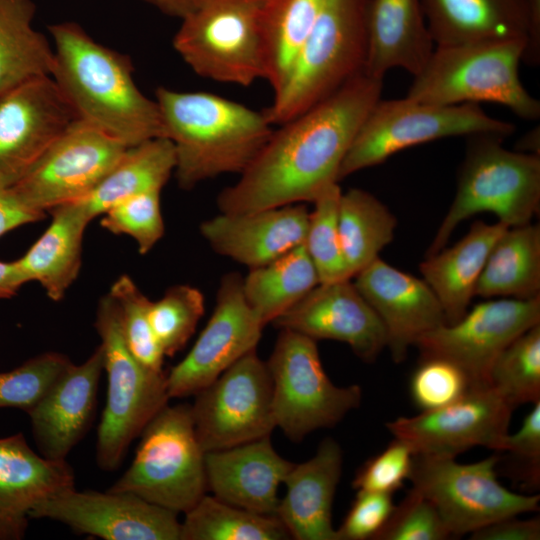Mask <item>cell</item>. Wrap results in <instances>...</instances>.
Here are the masks:
<instances>
[{"instance_id": "f1b7e54d", "label": "cell", "mask_w": 540, "mask_h": 540, "mask_svg": "<svg viewBox=\"0 0 540 540\" xmlns=\"http://www.w3.org/2000/svg\"><path fill=\"white\" fill-rule=\"evenodd\" d=\"M507 228L499 221L477 220L456 244L426 256L420 264L423 279L443 308L446 324L457 322L468 311L487 257Z\"/></svg>"}, {"instance_id": "d6986e66", "label": "cell", "mask_w": 540, "mask_h": 540, "mask_svg": "<svg viewBox=\"0 0 540 540\" xmlns=\"http://www.w3.org/2000/svg\"><path fill=\"white\" fill-rule=\"evenodd\" d=\"M242 284L238 273L222 277L208 323L184 359L166 374L170 398L195 395L256 350L265 326L248 305Z\"/></svg>"}, {"instance_id": "2e32d148", "label": "cell", "mask_w": 540, "mask_h": 540, "mask_svg": "<svg viewBox=\"0 0 540 540\" xmlns=\"http://www.w3.org/2000/svg\"><path fill=\"white\" fill-rule=\"evenodd\" d=\"M514 406L494 387L469 389L444 407L386 423L415 455L456 458L476 446L497 450L508 433Z\"/></svg>"}, {"instance_id": "9c48e42d", "label": "cell", "mask_w": 540, "mask_h": 540, "mask_svg": "<svg viewBox=\"0 0 540 540\" xmlns=\"http://www.w3.org/2000/svg\"><path fill=\"white\" fill-rule=\"evenodd\" d=\"M513 123L489 116L479 104L436 105L411 98L379 100L360 127L338 180L378 165L406 148L453 136L506 138Z\"/></svg>"}, {"instance_id": "7bdbcfd3", "label": "cell", "mask_w": 540, "mask_h": 540, "mask_svg": "<svg viewBox=\"0 0 540 540\" xmlns=\"http://www.w3.org/2000/svg\"><path fill=\"white\" fill-rule=\"evenodd\" d=\"M100 224L114 234L129 235L140 254L148 253L164 234L160 192L137 194L113 205L102 214Z\"/></svg>"}, {"instance_id": "ab89813d", "label": "cell", "mask_w": 540, "mask_h": 540, "mask_svg": "<svg viewBox=\"0 0 540 540\" xmlns=\"http://www.w3.org/2000/svg\"><path fill=\"white\" fill-rule=\"evenodd\" d=\"M204 296L190 285L168 288L157 301H151L149 320L165 356L181 350L204 314Z\"/></svg>"}, {"instance_id": "bcb514c9", "label": "cell", "mask_w": 540, "mask_h": 540, "mask_svg": "<svg viewBox=\"0 0 540 540\" xmlns=\"http://www.w3.org/2000/svg\"><path fill=\"white\" fill-rule=\"evenodd\" d=\"M414 455L407 443L394 438L381 453L361 466L352 487L357 491L393 494L409 479Z\"/></svg>"}, {"instance_id": "f6af8a7d", "label": "cell", "mask_w": 540, "mask_h": 540, "mask_svg": "<svg viewBox=\"0 0 540 540\" xmlns=\"http://www.w3.org/2000/svg\"><path fill=\"white\" fill-rule=\"evenodd\" d=\"M451 534L434 505L414 489L395 505L375 540H445Z\"/></svg>"}, {"instance_id": "e575fe53", "label": "cell", "mask_w": 540, "mask_h": 540, "mask_svg": "<svg viewBox=\"0 0 540 540\" xmlns=\"http://www.w3.org/2000/svg\"><path fill=\"white\" fill-rule=\"evenodd\" d=\"M324 0H263L265 80L276 94L286 82Z\"/></svg>"}, {"instance_id": "ba28073f", "label": "cell", "mask_w": 540, "mask_h": 540, "mask_svg": "<svg viewBox=\"0 0 540 540\" xmlns=\"http://www.w3.org/2000/svg\"><path fill=\"white\" fill-rule=\"evenodd\" d=\"M140 437L130 467L108 490L130 492L185 514L207 491L205 452L196 436L191 405L165 406Z\"/></svg>"}, {"instance_id": "7dc6e473", "label": "cell", "mask_w": 540, "mask_h": 540, "mask_svg": "<svg viewBox=\"0 0 540 540\" xmlns=\"http://www.w3.org/2000/svg\"><path fill=\"white\" fill-rule=\"evenodd\" d=\"M394 507L393 494L358 490L351 508L336 530L338 540H375Z\"/></svg>"}, {"instance_id": "11a10c76", "label": "cell", "mask_w": 540, "mask_h": 540, "mask_svg": "<svg viewBox=\"0 0 540 540\" xmlns=\"http://www.w3.org/2000/svg\"><path fill=\"white\" fill-rule=\"evenodd\" d=\"M520 148L528 150V153L539 155V128L526 133L520 140ZM519 148V149H520Z\"/></svg>"}, {"instance_id": "6da1fadb", "label": "cell", "mask_w": 540, "mask_h": 540, "mask_svg": "<svg viewBox=\"0 0 540 540\" xmlns=\"http://www.w3.org/2000/svg\"><path fill=\"white\" fill-rule=\"evenodd\" d=\"M384 79L364 72L296 117L278 125L239 180L217 197L220 213L254 212L314 202L338 183L341 164L381 99Z\"/></svg>"}, {"instance_id": "3957f363", "label": "cell", "mask_w": 540, "mask_h": 540, "mask_svg": "<svg viewBox=\"0 0 540 540\" xmlns=\"http://www.w3.org/2000/svg\"><path fill=\"white\" fill-rule=\"evenodd\" d=\"M155 100L184 190L219 175L241 174L273 132L263 111L209 92L159 87Z\"/></svg>"}, {"instance_id": "d4e9b609", "label": "cell", "mask_w": 540, "mask_h": 540, "mask_svg": "<svg viewBox=\"0 0 540 540\" xmlns=\"http://www.w3.org/2000/svg\"><path fill=\"white\" fill-rule=\"evenodd\" d=\"M74 481L66 460L37 454L22 433L0 438V540L23 539L34 506Z\"/></svg>"}, {"instance_id": "ffe728a7", "label": "cell", "mask_w": 540, "mask_h": 540, "mask_svg": "<svg viewBox=\"0 0 540 540\" xmlns=\"http://www.w3.org/2000/svg\"><path fill=\"white\" fill-rule=\"evenodd\" d=\"M272 324L314 340L346 343L365 362L387 347L385 327L351 279L319 283Z\"/></svg>"}, {"instance_id": "cb8c5ba5", "label": "cell", "mask_w": 540, "mask_h": 540, "mask_svg": "<svg viewBox=\"0 0 540 540\" xmlns=\"http://www.w3.org/2000/svg\"><path fill=\"white\" fill-rule=\"evenodd\" d=\"M293 465L275 451L270 436L206 452L207 490L228 504L277 516L278 489Z\"/></svg>"}, {"instance_id": "7c38bea8", "label": "cell", "mask_w": 540, "mask_h": 540, "mask_svg": "<svg viewBox=\"0 0 540 540\" xmlns=\"http://www.w3.org/2000/svg\"><path fill=\"white\" fill-rule=\"evenodd\" d=\"M499 458L463 464L455 458L414 455L409 480L428 499L451 536L472 533L500 519L539 510V495H523L497 479Z\"/></svg>"}, {"instance_id": "681fc988", "label": "cell", "mask_w": 540, "mask_h": 540, "mask_svg": "<svg viewBox=\"0 0 540 540\" xmlns=\"http://www.w3.org/2000/svg\"><path fill=\"white\" fill-rule=\"evenodd\" d=\"M470 539L539 540L540 520L538 517L524 520L517 516L506 517L472 532Z\"/></svg>"}, {"instance_id": "d590c367", "label": "cell", "mask_w": 540, "mask_h": 540, "mask_svg": "<svg viewBox=\"0 0 540 540\" xmlns=\"http://www.w3.org/2000/svg\"><path fill=\"white\" fill-rule=\"evenodd\" d=\"M395 216L370 192L351 188L342 192L338 206L341 247L353 278L379 257L394 238Z\"/></svg>"}, {"instance_id": "816d5d0a", "label": "cell", "mask_w": 540, "mask_h": 540, "mask_svg": "<svg viewBox=\"0 0 540 540\" xmlns=\"http://www.w3.org/2000/svg\"><path fill=\"white\" fill-rule=\"evenodd\" d=\"M529 23L528 41L522 61L531 66L540 62V0H524Z\"/></svg>"}, {"instance_id": "f907efd6", "label": "cell", "mask_w": 540, "mask_h": 540, "mask_svg": "<svg viewBox=\"0 0 540 540\" xmlns=\"http://www.w3.org/2000/svg\"><path fill=\"white\" fill-rule=\"evenodd\" d=\"M45 213L25 206L11 188L0 186V237L25 224L37 222Z\"/></svg>"}, {"instance_id": "ee69618b", "label": "cell", "mask_w": 540, "mask_h": 540, "mask_svg": "<svg viewBox=\"0 0 540 540\" xmlns=\"http://www.w3.org/2000/svg\"><path fill=\"white\" fill-rule=\"evenodd\" d=\"M469 389L466 374L453 362L438 358H421L410 380V395L421 411H431L449 405Z\"/></svg>"}, {"instance_id": "4316f807", "label": "cell", "mask_w": 540, "mask_h": 540, "mask_svg": "<svg viewBox=\"0 0 540 540\" xmlns=\"http://www.w3.org/2000/svg\"><path fill=\"white\" fill-rule=\"evenodd\" d=\"M434 48L421 0H371L365 74L384 79L401 68L415 76Z\"/></svg>"}, {"instance_id": "db71d44e", "label": "cell", "mask_w": 540, "mask_h": 540, "mask_svg": "<svg viewBox=\"0 0 540 540\" xmlns=\"http://www.w3.org/2000/svg\"><path fill=\"white\" fill-rule=\"evenodd\" d=\"M164 14L182 19L200 0H142Z\"/></svg>"}, {"instance_id": "8fae6325", "label": "cell", "mask_w": 540, "mask_h": 540, "mask_svg": "<svg viewBox=\"0 0 540 540\" xmlns=\"http://www.w3.org/2000/svg\"><path fill=\"white\" fill-rule=\"evenodd\" d=\"M267 366L272 380L275 426L293 442L339 423L360 406L359 385L336 386L325 373L317 341L280 329Z\"/></svg>"}, {"instance_id": "4fadbf2b", "label": "cell", "mask_w": 540, "mask_h": 540, "mask_svg": "<svg viewBox=\"0 0 540 540\" xmlns=\"http://www.w3.org/2000/svg\"><path fill=\"white\" fill-rule=\"evenodd\" d=\"M194 396V427L205 453L270 436L276 427L271 376L256 350L241 357Z\"/></svg>"}, {"instance_id": "74e56055", "label": "cell", "mask_w": 540, "mask_h": 540, "mask_svg": "<svg viewBox=\"0 0 540 540\" xmlns=\"http://www.w3.org/2000/svg\"><path fill=\"white\" fill-rule=\"evenodd\" d=\"M490 385L514 407L540 401V324L502 351L492 367Z\"/></svg>"}, {"instance_id": "83f0119b", "label": "cell", "mask_w": 540, "mask_h": 540, "mask_svg": "<svg viewBox=\"0 0 540 540\" xmlns=\"http://www.w3.org/2000/svg\"><path fill=\"white\" fill-rule=\"evenodd\" d=\"M421 5L435 46L504 40L527 44L524 0H421Z\"/></svg>"}, {"instance_id": "60d3db41", "label": "cell", "mask_w": 540, "mask_h": 540, "mask_svg": "<svg viewBox=\"0 0 540 540\" xmlns=\"http://www.w3.org/2000/svg\"><path fill=\"white\" fill-rule=\"evenodd\" d=\"M116 302L125 343L145 368L163 372L164 353L149 320V300L127 275L116 279L108 293Z\"/></svg>"}, {"instance_id": "f35d334b", "label": "cell", "mask_w": 540, "mask_h": 540, "mask_svg": "<svg viewBox=\"0 0 540 540\" xmlns=\"http://www.w3.org/2000/svg\"><path fill=\"white\" fill-rule=\"evenodd\" d=\"M341 193L339 184H332L316 198L314 209L309 213L304 244L316 268L319 283L352 279L344 259L338 228Z\"/></svg>"}, {"instance_id": "836d02e7", "label": "cell", "mask_w": 540, "mask_h": 540, "mask_svg": "<svg viewBox=\"0 0 540 540\" xmlns=\"http://www.w3.org/2000/svg\"><path fill=\"white\" fill-rule=\"evenodd\" d=\"M319 284L316 268L305 244L254 269L243 278L248 305L266 326Z\"/></svg>"}, {"instance_id": "8d00e7d4", "label": "cell", "mask_w": 540, "mask_h": 540, "mask_svg": "<svg viewBox=\"0 0 540 540\" xmlns=\"http://www.w3.org/2000/svg\"><path fill=\"white\" fill-rule=\"evenodd\" d=\"M290 534L277 516L255 513L204 495L185 513L180 540H285Z\"/></svg>"}, {"instance_id": "5b68a950", "label": "cell", "mask_w": 540, "mask_h": 540, "mask_svg": "<svg viewBox=\"0 0 540 540\" xmlns=\"http://www.w3.org/2000/svg\"><path fill=\"white\" fill-rule=\"evenodd\" d=\"M525 46L521 40L435 46L406 97L436 105L498 103L519 118L537 120L540 102L519 76Z\"/></svg>"}, {"instance_id": "8992f818", "label": "cell", "mask_w": 540, "mask_h": 540, "mask_svg": "<svg viewBox=\"0 0 540 540\" xmlns=\"http://www.w3.org/2000/svg\"><path fill=\"white\" fill-rule=\"evenodd\" d=\"M453 202L426 256L445 247L454 229L478 213L490 212L510 227L529 224L540 207V156L510 151L503 138L468 137Z\"/></svg>"}, {"instance_id": "ac0fdd59", "label": "cell", "mask_w": 540, "mask_h": 540, "mask_svg": "<svg viewBox=\"0 0 540 540\" xmlns=\"http://www.w3.org/2000/svg\"><path fill=\"white\" fill-rule=\"evenodd\" d=\"M177 516L130 492L75 487L39 501L30 513L31 519H50L105 540H180Z\"/></svg>"}, {"instance_id": "b9f144b4", "label": "cell", "mask_w": 540, "mask_h": 540, "mask_svg": "<svg viewBox=\"0 0 540 540\" xmlns=\"http://www.w3.org/2000/svg\"><path fill=\"white\" fill-rule=\"evenodd\" d=\"M70 359L49 351L32 357L20 366L0 372V408L27 412L70 366Z\"/></svg>"}, {"instance_id": "c3c4849f", "label": "cell", "mask_w": 540, "mask_h": 540, "mask_svg": "<svg viewBox=\"0 0 540 540\" xmlns=\"http://www.w3.org/2000/svg\"><path fill=\"white\" fill-rule=\"evenodd\" d=\"M498 452H507L525 464V478L536 485L540 479V401L525 416L522 425L514 434L509 432L500 441Z\"/></svg>"}, {"instance_id": "603a6c76", "label": "cell", "mask_w": 540, "mask_h": 540, "mask_svg": "<svg viewBox=\"0 0 540 540\" xmlns=\"http://www.w3.org/2000/svg\"><path fill=\"white\" fill-rule=\"evenodd\" d=\"M309 213L302 203L220 213L202 222L200 233L213 251L254 269L304 243Z\"/></svg>"}, {"instance_id": "44dd1931", "label": "cell", "mask_w": 540, "mask_h": 540, "mask_svg": "<svg viewBox=\"0 0 540 540\" xmlns=\"http://www.w3.org/2000/svg\"><path fill=\"white\" fill-rule=\"evenodd\" d=\"M353 278L360 294L382 321L387 347L396 363L405 360L409 348L422 335L446 324L443 308L424 279L379 257Z\"/></svg>"}, {"instance_id": "4dcf8cb0", "label": "cell", "mask_w": 540, "mask_h": 540, "mask_svg": "<svg viewBox=\"0 0 540 540\" xmlns=\"http://www.w3.org/2000/svg\"><path fill=\"white\" fill-rule=\"evenodd\" d=\"M175 166V150L169 139L157 137L144 141L128 147L100 182L75 202L92 220L129 197L161 192Z\"/></svg>"}, {"instance_id": "5bb4252c", "label": "cell", "mask_w": 540, "mask_h": 540, "mask_svg": "<svg viewBox=\"0 0 540 540\" xmlns=\"http://www.w3.org/2000/svg\"><path fill=\"white\" fill-rule=\"evenodd\" d=\"M540 324V297L491 298L476 304L453 324L422 335L415 346L421 358L438 357L456 364L471 388L490 386L492 367L517 337Z\"/></svg>"}, {"instance_id": "30bf717a", "label": "cell", "mask_w": 540, "mask_h": 540, "mask_svg": "<svg viewBox=\"0 0 540 540\" xmlns=\"http://www.w3.org/2000/svg\"><path fill=\"white\" fill-rule=\"evenodd\" d=\"M263 0H200L181 19L173 48L199 76L250 86L265 78Z\"/></svg>"}, {"instance_id": "e0dca14e", "label": "cell", "mask_w": 540, "mask_h": 540, "mask_svg": "<svg viewBox=\"0 0 540 540\" xmlns=\"http://www.w3.org/2000/svg\"><path fill=\"white\" fill-rule=\"evenodd\" d=\"M78 117L50 75L0 96V186L11 188Z\"/></svg>"}, {"instance_id": "f546056e", "label": "cell", "mask_w": 540, "mask_h": 540, "mask_svg": "<svg viewBox=\"0 0 540 540\" xmlns=\"http://www.w3.org/2000/svg\"><path fill=\"white\" fill-rule=\"evenodd\" d=\"M49 212L50 225L15 261L26 283L37 281L51 300L59 301L78 277L83 235L91 219L76 202Z\"/></svg>"}, {"instance_id": "1f68e13d", "label": "cell", "mask_w": 540, "mask_h": 540, "mask_svg": "<svg viewBox=\"0 0 540 540\" xmlns=\"http://www.w3.org/2000/svg\"><path fill=\"white\" fill-rule=\"evenodd\" d=\"M482 298L540 297V227L507 228L494 243L476 285Z\"/></svg>"}, {"instance_id": "f5cc1de1", "label": "cell", "mask_w": 540, "mask_h": 540, "mask_svg": "<svg viewBox=\"0 0 540 540\" xmlns=\"http://www.w3.org/2000/svg\"><path fill=\"white\" fill-rule=\"evenodd\" d=\"M25 283L16 261L0 260V300L12 298Z\"/></svg>"}, {"instance_id": "d6a6232c", "label": "cell", "mask_w": 540, "mask_h": 540, "mask_svg": "<svg viewBox=\"0 0 540 540\" xmlns=\"http://www.w3.org/2000/svg\"><path fill=\"white\" fill-rule=\"evenodd\" d=\"M33 0H0V96L51 74L53 45L33 25Z\"/></svg>"}, {"instance_id": "52a82bcc", "label": "cell", "mask_w": 540, "mask_h": 540, "mask_svg": "<svg viewBox=\"0 0 540 540\" xmlns=\"http://www.w3.org/2000/svg\"><path fill=\"white\" fill-rule=\"evenodd\" d=\"M95 328L101 339L107 397L97 431L96 459L105 471L116 469L131 442L169 402L166 374L140 364L129 351L119 308L107 294L99 301Z\"/></svg>"}, {"instance_id": "484cf974", "label": "cell", "mask_w": 540, "mask_h": 540, "mask_svg": "<svg viewBox=\"0 0 540 540\" xmlns=\"http://www.w3.org/2000/svg\"><path fill=\"white\" fill-rule=\"evenodd\" d=\"M342 466V449L330 437L323 439L311 459L293 465L277 511L291 538L338 540L331 514Z\"/></svg>"}, {"instance_id": "7402d4cb", "label": "cell", "mask_w": 540, "mask_h": 540, "mask_svg": "<svg viewBox=\"0 0 540 540\" xmlns=\"http://www.w3.org/2000/svg\"><path fill=\"white\" fill-rule=\"evenodd\" d=\"M104 371L99 345L79 365L73 363L26 413L39 453L50 460H66L89 430L96 411L97 390Z\"/></svg>"}, {"instance_id": "277c9868", "label": "cell", "mask_w": 540, "mask_h": 540, "mask_svg": "<svg viewBox=\"0 0 540 540\" xmlns=\"http://www.w3.org/2000/svg\"><path fill=\"white\" fill-rule=\"evenodd\" d=\"M371 0H324L283 87L263 110L280 125L364 72Z\"/></svg>"}, {"instance_id": "9a60e30c", "label": "cell", "mask_w": 540, "mask_h": 540, "mask_svg": "<svg viewBox=\"0 0 540 540\" xmlns=\"http://www.w3.org/2000/svg\"><path fill=\"white\" fill-rule=\"evenodd\" d=\"M127 148L119 140L77 119L11 189L25 206L45 213L84 198Z\"/></svg>"}, {"instance_id": "7a4b0ae2", "label": "cell", "mask_w": 540, "mask_h": 540, "mask_svg": "<svg viewBox=\"0 0 540 540\" xmlns=\"http://www.w3.org/2000/svg\"><path fill=\"white\" fill-rule=\"evenodd\" d=\"M50 76L81 119L127 147L163 137L156 100L137 87L130 58L95 41L78 23L49 27Z\"/></svg>"}]
</instances>
